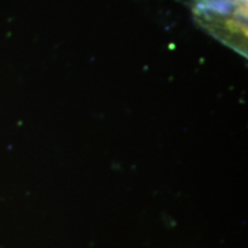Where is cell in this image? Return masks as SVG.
Masks as SVG:
<instances>
[{
  "mask_svg": "<svg viewBox=\"0 0 248 248\" xmlns=\"http://www.w3.org/2000/svg\"><path fill=\"white\" fill-rule=\"evenodd\" d=\"M199 26L235 51H247V0H191Z\"/></svg>",
  "mask_w": 248,
  "mask_h": 248,
  "instance_id": "obj_1",
  "label": "cell"
}]
</instances>
